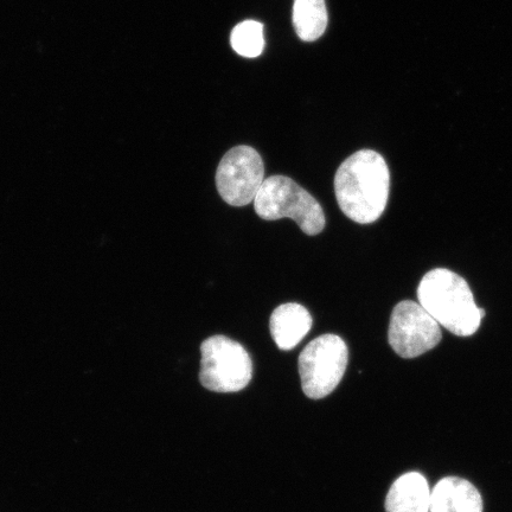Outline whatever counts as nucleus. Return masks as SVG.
<instances>
[{
	"label": "nucleus",
	"instance_id": "obj_1",
	"mask_svg": "<svg viewBox=\"0 0 512 512\" xmlns=\"http://www.w3.org/2000/svg\"><path fill=\"white\" fill-rule=\"evenodd\" d=\"M390 174L386 160L375 151L361 150L339 166L335 194L339 208L350 220L370 224L386 210Z\"/></svg>",
	"mask_w": 512,
	"mask_h": 512
},
{
	"label": "nucleus",
	"instance_id": "obj_2",
	"mask_svg": "<svg viewBox=\"0 0 512 512\" xmlns=\"http://www.w3.org/2000/svg\"><path fill=\"white\" fill-rule=\"evenodd\" d=\"M418 299L424 309L453 335H475L482 323L469 284L460 275L437 268L428 272L418 288Z\"/></svg>",
	"mask_w": 512,
	"mask_h": 512
},
{
	"label": "nucleus",
	"instance_id": "obj_3",
	"mask_svg": "<svg viewBox=\"0 0 512 512\" xmlns=\"http://www.w3.org/2000/svg\"><path fill=\"white\" fill-rule=\"evenodd\" d=\"M254 208L262 220L296 221L302 232L309 236L318 235L325 228L324 211L316 198L285 176L265 179L255 197Z\"/></svg>",
	"mask_w": 512,
	"mask_h": 512
},
{
	"label": "nucleus",
	"instance_id": "obj_4",
	"mask_svg": "<svg viewBox=\"0 0 512 512\" xmlns=\"http://www.w3.org/2000/svg\"><path fill=\"white\" fill-rule=\"evenodd\" d=\"M202 386L216 393L245 389L253 376V363L239 342L226 336H213L201 345Z\"/></svg>",
	"mask_w": 512,
	"mask_h": 512
},
{
	"label": "nucleus",
	"instance_id": "obj_5",
	"mask_svg": "<svg viewBox=\"0 0 512 512\" xmlns=\"http://www.w3.org/2000/svg\"><path fill=\"white\" fill-rule=\"evenodd\" d=\"M349 361L343 339L326 334L306 345L299 356L303 392L310 399H323L341 383Z\"/></svg>",
	"mask_w": 512,
	"mask_h": 512
},
{
	"label": "nucleus",
	"instance_id": "obj_6",
	"mask_svg": "<svg viewBox=\"0 0 512 512\" xmlns=\"http://www.w3.org/2000/svg\"><path fill=\"white\" fill-rule=\"evenodd\" d=\"M264 182V160L251 146L234 147L217 168L216 187L229 206L245 207L254 202Z\"/></svg>",
	"mask_w": 512,
	"mask_h": 512
},
{
	"label": "nucleus",
	"instance_id": "obj_7",
	"mask_svg": "<svg viewBox=\"0 0 512 512\" xmlns=\"http://www.w3.org/2000/svg\"><path fill=\"white\" fill-rule=\"evenodd\" d=\"M440 325L419 303L405 300L395 306L390 318V347L402 358H415L437 347Z\"/></svg>",
	"mask_w": 512,
	"mask_h": 512
},
{
	"label": "nucleus",
	"instance_id": "obj_8",
	"mask_svg": "<svg viewBox=\"0 0 512 512\" xmlns=\"http://www.w3.org/2000/svg\"><path fill=\"white\" fill-rule=\"evenodd\" d=\"M312 324L311 313L306 307L297 303L283 304L272 313L271 335L280 350H292L309 334Z\"/></svg>",
	"mask_w": 512,
	"mask_h": 512
},
{
	"label": "nucleus",
	"instance_id": "obj_9",
	"mask_svg": "<svg viewBox=\"0 0 512 512\" xmlns=\"http://www.w3.org/2000/svg\"><path fill=\"white\" fill-rule=\"evenodd\" d=\"M430 512H483V499L467 480L446 477L432 490Z\"/></svg>",
	"mask_w": 512,
	"mask_h": 512
},
{
	"label": "nucleus",
	"instance_id": "obj_10",
	"mask_svg": "<svg viewBox=\"0 0 512 512\" xmlns=\"http://www.w3.org/2000/svg\"><path fill=\"white\" fill-rule=\"evenodd\" d=\"M430 485L418 472L401 476L390 488L386 499L387 512H430Z\"/></svg>",
	"mask_w": 512,
	"mask_h": 512
},
{
	"label": "nucleus",
	"instance_id": "obj_11",
	"mask_svg": "<svg viewBox=\"0 0 512 512\" xmlns=\"http://www.w3.org/2000/svg\"><path fill=\"white\" fill-rule=\"evenodd\" d=\"M293 27L300 40L315 42L328 28L325 0H294Z\"/></svg>",
	"mask_w": 512,
	"mask_h": 512
},
{
	"label": "nucleus",
	"instance_id": "obj_12",
	"mask_svg": "<svg viewBox=\"0 0 512 512\" xmlns=\"http://www.w3.org/2000/svg\"><path fill=\"white\" fill-rule=\"evenodd\" d=\"M230 44L239 55L254 59L265 49L264 24L256 21L242 22L233 29Z\"/></svg>",
	"mask_w": 512,
	"mask_h": 512
}]
</instances>
